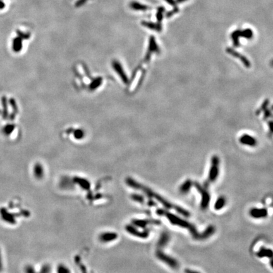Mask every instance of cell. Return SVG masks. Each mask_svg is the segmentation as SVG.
Listing matches in <instances>:
<instances>
[{
	"instance_id": "obj_25",
	"label": "cell",
	"mask_w": 273,
	"mask_h": 273,
	"mask_svg": "<svg viewBox=\"0 0 273 273\" xmlns=\"http://www.w3.org/2000/svg\"><path fill=\"white\" fill-rule=\"evenodd\" d=\"M15 129V125L13 124H7L2 129V132L5 135L8 136L12 134Z\"/></svg>"
},
{
	"instance_id": "obj_39",
	"label": "cell",
	"mask_w": 273,
	"mask_h": 273,
	"mask_svg": "<svg viewBox=\"0 0 273 273\" xmlns=\"http://www.w3.org/2000/svg\"><path fill=\"white\" fill-rule=\"evenodd\" d=\"M185 1H187V0H175L177 3H181L185 2Z\"/></svg>"
},
{
	"instance_id": "obj_3",
	"label": "cell",
	"mask_w": 273,
	"mask_h": 273,
	"mask_svg": "<svg viewBox=\"0 0 273 273\" xmlns=\"http://www.w3.org/2000/svg\"><path fill=\"white\" fill-rule=\"evenodd\" d=\"M220 158L217 156H214L211 158V167L208 174V178L204 181V187L207 189L209 185L214 182L219 176L220 173Z\"/></svg>"
},
{
	"instance_id": "obj_24",
	"label": "cell",
	"mask_w": 273,
	"mask_h": 273,
	"mask_svg": "<svg viewBox=\"0 0 273 273\" xmlns=\"http://www.w3.org/2000/svg\"><path fill=\"white\" fill-rule=\"evenodd\" d=\"M232 39L233 40V45L235 47H238L240 46V42H239V39L240 37V30H237L234 31L233 33L232 34Z\"/></svg>"
},
{
	"instance_id": "obj_2",
	"label": "cell",
	"mask_w": 273,
	"mask_h": 273,
	"mask_svg": "<svg viewBox=\"0 0 273 273\" xmlns=\"http://www.w3.org/2000/svg\"><path fill=\"white\" fill-rule=\"evenodd\" d=\"M126 183L131 188L142 191L146 195L149 197L151 199H154L155 200L158 201L160 204H161L164 207H165V208L168 209H173L177 211L178 213H179L180 214L185 217H188L190 216V213L187 210L183 208L180 205H178L175 204H173L168 201L167 199L164 198L161 195L158 194V193H156L154 191L151 190L150 189H149L146 186H144V185L138 183L135 180L131 178H128L126 180Z\"/></svg>"
},
{
	"instance_id": "obj_33",
	"label": "cell",
	"mask_w": 273,
	"mask_h": 273,
	"mask_svg": "<svg viewBox=\"0 0 273 273\" xmlns=\"http://www.w3.org/2000/svg\"><path fill=\"white\" fill-rule=\"evenodd\" d=\"M58 272H69V270L65 269V267H64L63 266H60L58 268Z\"/></svg>"
},
{
	"instance_id": "obj_16",
	"label": "cell",
	"mask_w": 273,
	"mask_h": 273,
	"mask_svg": "<svg viewBox=\"0 0 273 273\" xmlns=\"http://www.w3.org/2000/svg\"><path fill=\"white\" fill-rule=\"evenodd\" d=\"M256 255L259 258H263V257L272 258V251L270 248H266L264 247H262L257 252Z\"/></svg>"
},
{
	"instance_id": "obj_32",
	"label": "cell",
	"mask_w": 273,
	"mask_h": 273,
	"mask_svg": "<svg viewBox=\"0 0 273 273\" xmlns=\"http://www.w3.org/2000/svg\"><path fill=\"white\" fill-rule=\"evenodd\" d=\"M75 136L76 138H81L83 137V132L81 130H77V132H75Z\"/></svg>"
},
{
	"instance_id": "obj_21",
	"label": "cell",
	"mask_w": 273,
	"mask_h": 273,
	"mask_svg": "<svg viewBox=\"0 0 273 273\" xmlns=\"http://www.w3.org/2000/svg\"><path fill=\"white\" fill-rule=\"evenodd\" d=\"M226 199L224 197H220L218 198L215 204H214V209L217 211L221 210V209H223L224 206L226 204Z\"/></svg>"
},
{
	"instance_id": "obj_20",
	"label": "cell",
	"mask_w": 273,
	"mask_h": 273,
	"mask_svg": "<svg viewBox=\"0 0 273 273\" xmlns=\"http://www.w3.org/2000/svg\"><path fill=\"white\" fill-rule=\"evenodd\" d=\"M34 176L37 178L40 179V178H42V177L44 175V170H43V168H42V165H40V164L37 163L34 166Z\"/></svg>"
},
{
	"instance_id": "obj_1",
	"label": "cell",
	"mask_w": 273,
	"mask_h": 273,
	"mask_svg": "<svg viewBox=\"0 0 273 273\" xmlns=\"http://www.w3.org/2000/svg\"><path fill=\"white\" fill-rule=\"evenodd\" d=\"M156 214L159 216H165L170 223L173 224L187 229L193 238L197 240H204L210 237L215 232V228L211 225L207 227L202 232L200 233L197 230L195 226L190 222L181 219L179 216L174 214L164 209H158L156 211Z\"/></svg>"
},
{
	"instance_id": "obj_6",
	"label": "cell",
	"mask_w": 273,
	"mask_h": 273,
	"mask_svg": "<svg viewBox=\"0 0 273 273\" xmlns=\"http://www.w3.org/2000/svg\"><path fill=\"white\" fill-rule=\"evenodd\" d=\"M133 224L136 226L140 227L141 228H146V227L148 225H160L161 224V221L159 220H134L132 221Z\"/></svg>"
},
{
	"instance_id": "obj_22",
	"label": "cell",
	"mask_w": 273,
	"mask_h": 273,
	"mask_svg": "<svg viewBox=\"0 0 273 273\" xmlns=\"http://www.w3.org/2000/svg\"><path fill=\"white\" fill-rule=\"evenodd\" d=\"M2 103L3 106V111H2V116L3 119H7L8 116V101L6 97L5 96H3L2 98Z\"/></svg>"
},
{
	"instance_id": "obj_14",
	"label": "cell",
	"mask_w": 273,
	"mask_h": 273,
	"mask_svg": "<svg viewBox=\"0 0 273 273\" xmlns=\"http://www.w3.org/2000/svg\"><path fill=\"white\" fill-rule=\"evenodd\" d=\"M117 234L115 233H111V232H107V233H104L101 234L99 236V239L101 241L103 242H111L113 241V240H115L116 238H117Z\"/></svg>"
},
{
	"instance_id": "obj_18",
	"label": "cell",
	"mask_w": 273,
	"mask_h": 273,
	"mask_svg": "<svg viewBox=\"0 0 273 273\" xmlns=\"http://www.w3.org/2000/svg\"><path fill=\"white\" fill-rule=\"evenodd\" d=\"M193 184V181L191 180H187L181 185L180 187V192L183 194L187 193L191 189Z\"/></svg>"
},
{
	"instance_id": "obj_37",
	"label": "cell",
	"mask_w": 273,
	"mask_h": 273,
	"mask_svg": "<svg viewBox=\"0 0 273 273\" xmlns=\"http://www.w3.org/2000/svg\"><path fill=\"white\" fill-rule=\"evenodd\" d=\"M5 3L2 1V0H0V10H3V8H5Z\"/></svg>"
},
{
	"instance_id": "obj_26",
	"label": "cell",
	"mask_w": 273,
	"mask_h": 273,
	"mask_svg": "<svg viewBox=\"0 0 273 273\" xmlns=\"http://www.w3.org/2000/svg\"><path fill=\"white\" fill-rule=\"evenodd\" d=\"M240 37H243L246 39H251L253 37V32L250 29H247L244 30H240Z\"/></svg>"
},
{
	"instance_id": "obj_36",
	"label": "cell",
	"mask_w": 273,
	"mask_h": 273,
	"mask_svg": "<svg viewBox=\"0 0 273 273\" xmlns=\"http://www.w3.org/2000/svg\"><path fill=\"white\" fill-rule=\"evenodd\" d=\"M271 116V112L269 110H266L265 111V114H264V119H266L269 117H270Z\"/></svg>"
},
{
	"instance_id": "obj_19",
	"label": "cell",
	"mask_w": 273,
	"mask_h": 273,
	"mask_svg": "<svg viewBox=\"0 0 273 273\" xmlns=\"http://www.w3.org/2000/svg\"><path fill=\"white\" fill-rule=\"evenodd\" d=\"M22 48V41L21 37H18L14 39L12 42V49L14 52L18 53Z\"/></svg>"
},
{
	"instance_id": "obj_4",
	"label": "cell",
	"mask_w": 273,
	"mask_h": 273,
	"mask_svg": "<svg viewBox=\"0 0 273 273\" xmlns=\"http://www.w3.org/2000/svg\"><path fill=\"white\" fill-rule=\"evenodd\" d=\"M193 184L196 189L199 191V192L201 195V209L203 210H205L206 209L208 208L210 203V200H211L210 194L209 192L207 191V189L204 186H202L199 183L195 182Z\"/></svg>"
},
{
	"instance_id": "obj_7",
	"label": "cell",
	"mask_w": 273,
	"mask_h": 273,
	"mask_svg": "<svg viewBox=\"0 0 273 273\" xmlns=\"http://www.w3.org/2000/svg\"><path fill=\"white\" fill-rule=\"evenodd\" d=\"M126 230L129 233L133 235L134 236L139 237L140 238H147L149 235V230H145L144 231L140 232L138 231L137 228L131 225H127L126 226Z\"/></svg>"
},
{
	"instance_id": "obj_9",
	"label": "cell",
	"mask_w": 273,
	"mask_h": 273,
	"mask_svg": "<svg viewBox=\"0 0 273 273\" xmlns=\"http://www.w3.org/2000/svg\"><path fill=\"white\" fill-rule=\"evenodd\" d=\"M148 53H147L145 59L149 60L150 59V54L152 53H158L159 51V47L156 42V40L154 37H150L149 39V50Z\"/></svg>"
},
{
	"instance_id": "obj_31",
	"label": "cell",
	"mask_w": 273,
	"mask_h": 273,
	"mask_svg": "<svg viewBox=\"0 0 273 273\" xmlns=\"http://www.w3.org/2000/svg\"><path fill=\"white\" fill-rule=\"evenodd\" d=\"M87 0H78V1L75 3V6L80 7L83 5H84L87 2Z\"/></svg>"
},
{
	"instance_id": "obj_13",
	"label": "cell",
	"mask_w": 273,
	"mask_h": 273,
	"mask_svg": "<svg viewBox=\"0 0 273 273\" xmlns=\"http://www.w3.org/2000/svg\"><path fill=\"white\" fill-rule=\"evenodd\" d=\"M170 240V235L168 233L166 232H163L160 238L158 240V248H163L165 245H167L168 242H169Z\"/></svg>"
},
{
	"instance_id": "obj_38",
	"label": "cell",
	"mask_w": 273,
	"mask_h": 273,
	"mask_svg": "<svg viewBox=\"0 0 273 273\" xmlns=\"http://www.w3.org/2000/svg\"><path fill=\"white\" fill-rule=\"evenodd\" d=\"M148 204L150 206H155V205H156V204L153 201H149Z\"/></svg>"
},
{
	"instance_id": "obj_12",
	"label": "cell",
	"mask_w": 273,
	"mask_h": 273,
	"mask_svg": "<svg viewBox=\"0 0 273 273\" xmlns=\"http://www.w3.org/2000/svg\"><path fill=\"white\" fill-rule=\"evenodd\" d=\"M0 215H1L2 219L8 223L10 224H14L15 223V221L14 220V217L12 216V214H10L8 212V211L5 208H1L0 209Z\"/></svg>"
},
{
	"instance_id": "obj_28",
	"label": "cell",
	"mask_w": 273,
	"mask_h": 273,
	"mask_svg": "<svg viewBox=\"0 0 273 273\" xmlns=\"http://www.w3.org/2000/svg\"><path fill=\"white\" fill-rule=\"evenodd\" d=\"M131 198H132V199H133L134 201L138 202L139 203H144L145 201L144 197L138 194H132L131 195Z\"/></svg>"
},
{
	"instance_id": "obj_30",
	"label": "cell",
	"mask_w": 273,
	"mask_h": 273,
	"mask_svg": "<svg viewBox=\"0 0 273 273\" xmlns=\"http://www.w3.org/2000/svg\"><path fill=\"white\" fill-rule=\"evenodd\" d=\"M269 104V100H266L264 102V103L263 104V105L261 106V107L260 108V109H259V110L257 111V112H256V114L257 115H259L262 111H264V110H266V107H267V106Z\"/></svg>"
},
{
	"instance_id": "obj_34",
	"label": "cell",
	"mask_w": 273,
	"mask_h": 273,
	"mask_svg": "<svg viewBox=\"0 0 273 273\" xmlns=\"http://www.w3.org/2000/svg\"><path fill=\"white\" fill-rule=\"evenodd\" d=\"M165 1H166L169 5H170L171 6H176L177 3H176V2H175V0H165Z\"/></svg>"
},
{
	"instance_id": "obj_11",
	"label": "cell",
	"mask_w": 273,
	"mask_h": 273,
	"mask_svg": "<svg viewBox=\"0 0 273 273\" xmlns=\"http://www.w3.org/2000/svg\"><path fill=\"white\" fill-rule=\"evenodd\" d=\"M240 142L242 144L252 147L255 146L257 145L256 139L254 137L247 134H244L240 137Z\"/></svg>"
},
{
	"instance_id": "obj_15",
	"label": "cell",
	"mask_w": 273,
	"mask_h": 273,
	"mask_svg": "<svg viewBox=\"0 0 273 273\" xmlns=\"http://www.w3.org/2000/svg\"><path fill=\"white\" fill-rule=\"evenodd\" d=\"M142 24L143 26L147 27L150 29L154 30L157 32H160L162 30V25L160 23H154L151 22V21H142Z\"/></svg>"
},
{
	"instance_id": "obj_29",
	"label": "cell",
	"mask_w": 273,
	"mask_h": 273,
	"mask_svg": "<svg viewBox=\"0 0 273 273\" xmlns=\"http://www.w3.org/2000/svg\"><path fill=\"white\" fill-rule=\"evenodd\" d=\"M178 12H179V8H178V7L175 6V7H174L173 10L169 11V12H168L166 13V17L167 18H170V17H172L173 15H174V14H177Z\"/></svg>"
},
{
	"instance_id": "obj_8",
	"label": "cell",
	"mask_w": 273,
	"mask_h": 273,
	"mask_svg": "<svg viewBox=\"0 0 273 273\" xmlns=\"http://www.w3.org/2000/svg\"><path fill=\"white\" fill-rule=\"evenodd\" d=\"M250 215L255 219H261L266 217L268 212L265 208H252L250 211Z\"/></svg>"
},
{
	"instance_id": "obj_23",
	"label": "cell",
	"mask_w": 273,
	"mask_h": 273,
	"mask_svg": "<svg viewBox=\"0 0 273 273\" xmlns=\"http://www.w3.org/2000/svg\"><path fill=\"white\" fill-rule=\"evenodd\" d=\"M74 181L75 182H77V183H79L80 185V186L85 190L89 189L90 187V183L87 180H85L83 178H75Z\"/></svg>"
},
{
	"instance_id": "obj_10",
	"label": "cell",
	"mask_w": 273,
	"mask_h": 273,
	"mask_svg": "<svg viewBox=\"0 0 273 273\" xmlns=\"http://www.w3.org/2000/svg\"><path fill=\"white\" fill-rule=\"evenodd\" d=\"M226 52L228 53H229L231 55H232L233 57L236 58H239L241 61L244 63V64L245 65V67L247 68H250V61L244 56H242V54H240V53H237L236 51H235V50L232 49V48H227L226 49Z\"/></svg>"
},
{
	"instance_id": "obj_17",
	"label": "cell",
	"mask_w": 273,
	"mask_h": 273,
	"mask_svg": "<svg viewBox=\"0 0 273 273\" xmlns=\"http://www.w3.org/2000/svg\"><path fill=\"white\" fill-rule=\"evenodd\" d=\"M130 7L136 11H147V10L150 9V7L147 5L134 1L130 3Z\"/></svg>"
},
{
	"instance_id": "obj_35",
	"label": "cell",
	"mask_w": 273,
	"mask_h": 273,
	"mask_svg": "<svg viewBox=\"0 0 273 273\" xmlns=\"http://www.w3.org/2000/svg\"><path fill=\"white\" fill-rule=\"evenodd\" d=\"M2 269H3V261H2V256L1 249H0V271H2Z\"/></svg>"
},
{
	"instance_id": "obj_27",
	"label": "cell",
	"mask_w": 273,
	"mask_h": 273,
	"mask_svg": "<svg viewBox=\"0 0 273 273\" xmlns=\"http://www.w3.org/2000/svg\"><path fill=\"white\" fill-rule=\"evenodd\" d=\"M165 8L162 6H159L158 8V11L156 13V18L158 21V22L160 23L163 18V14L165 12Z\"/></svg>"
},
{
	"instance_id": "obj_5",
	"label": "cell",
	"mask_w": 273,
	"mask_h": 273,
	"mask_svg": "<svg viewBox=\"0 0 273 273\" xmlns=\"http://www.w3.org/2000/svg\"><path fill=\"white\" fill-rule=\"evenodd\" d=\"M156 256L158 259H159L161 261L165 263L168 266H169L170 267L173 269H178V263L176 259L174 258L165 254L162 250H161L159 248L158 249L156 252Z\"/></svg>"
}]
</instances>
